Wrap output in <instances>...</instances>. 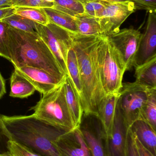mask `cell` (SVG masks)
I'll return each mask as SVG.
<instances>
[{
  "label": "cell",
  "mask_w": 156,
  "mask_h": 156,
  "mask_svg": "<svg viewBox=\"0 0 156 156\" xmlns=\"http://www.w3.org/2000/svg\"><path fill=\"white\" fill-rule=\"evenodd\" d=\"M2 124L10 140L42 156H61L56 142L67 133L64 130L37 118L34 114L2 115Z\"/></svg>",
  "instance_id": "obj_1"
},
{
  "label": "cell",
  "mask_w": 156,
  "mask_h": 156,
  "mask_svg": "<svg viewBox=\"0 0 156 156\" xmlns=\"http://www.w3.org/2000/svg\"><path fill=\"white\" fill-rule=\"evenodd\" d=\"M72 47L78 60L85 107L83 116H97L99 105L106 96L100 77L98 49L102 36L71 34Z\"/></svg>",
  "instance_id": "obj_2"
},
{
  "label": "cell",
  "mask_w": 156,
  "mask_h": 156,
  "mask_svg": "<svg viewBox=\"0 0 156 156\" xmlns=\"http://www.w3.org/2000/svg\"><path fill=\"white\" fill-rule=\"evenodd\" d=\"M10 62L15 68L30 67L43 69L60 81L66 75L56 59L37 33L32 34L8 26Z\"/></svg>",
  "instance_id": "obj_3"
},
{
  "label": "cell",
  "mask_w": 156,
  "mask_h": 156,
  "mask_svg": "<svg viewBox=\"0 0 156 156\" xmlns=\"http://www.w3.org/2000/svg\"><path fill=\"white\" fill-rule=\"evenodd\" d=\"M32 109L34 111L33 114L37 118L66 132L77 128L66 101L65 79L56 88L43 94L39 101Z\"/></svg>",
  "instance_id": "obj_4"
},
{
  "label": "cell",
  "mask_w": 156,
  "mask_h": 156,
  "mask_svg": "<svg viewBox=\"0 0 156 156\" xmlns=\"http://www.w3.org/2000/svg\"><path fill=\"white\" fill-rule=\"evenodd\" d=\"M101 81L106 95L119 94L122 88L125 67L108 37H103L98 49Z\"/></svg>",
  "instance_id": "obj_5"
},
{
  "label": "cell",
  "mask_w": 156,
  "mask_h": 156,
  "mask_svg": "<svg viewBox=\"0 0 156 156\" xmlns=\"http://www.w3.org/2000/svg\"><path fill=\"white\" fill-rule=\"evenodd\" d=\"M37 33L56 59L64 74L68 76V53L72 47V33L49 22L46 25L36 23Z\"/></svg>",
  "instance_id": "obj_6"
},
{
  "label": "cell",
  "mask_w": 156,
  "mask_h": 156,
  "mask_svg": "<svg viewBox=\"0 0 156 156\" xmlns=\"http://www.w3.org/2000/svg\"><path fill=\"white\" fill-rule=\"evenodd\" d=\"M149 88L135 81L123 83L118 104L128 128L141 119L143 107L147 100Z\"/></svg>",
  "instance_id": "obj_7"
},
{
  "label": "cell",
  "mask_w": 156,
  "mask_h": 156,
  "mask_svg": "<svg viewBox=\"0 0 156 156\" xmlns=\"http://www.w3.org/2000/svg\"><path fill=\"white\" fill-rule=\"evenodd\" d=\"M143 34L133 28H125L108 36L118 52L126 71L134 66Z\"/></svg>",
  "instance_id": "obj_8"
},
{
  "label": "cell",
  "mask_w": 156,
  "mask_h": 156,
  "mask_svg": "<svg viewBox=\"0 0 156 156\" xmlns=\"http://www.w3.org/2000/svg\"><path fill=\"white\" fill-rule=\"evenodd\" d=\"M102 1V0H101ZM102 1L105 11L100 19L103 37H108L118 33L125 20L136 10L131 1L122 3H111Z\"/></svg>",
  "instance_id": "obj_9"
},
{
  "label": "cell",
  "mask_w": 156,
  "mask_h": 156,
  "mask_svg": "<svg viewBox=\"0 0 156 156\" xmlns=\"http://www.w3.org/2000/svg\"><path fill=\"white\" fill-rule=\"evenodd\" d=\"M94 116H84L78 127L92 156H107V135L100 121Z\"/></svg>",
  "instance_id": "obj_10"
},
{
  "label": "cell",
  "mask_w": 156,
  "mask_h": 156,
  "mask_svg": "<svg viewBox=\"0 0 156 156\" xmlns=\"http://www.w3.org/2000/svg\"><path fill=\"white\" fill-rule=\"evenodd\" d=\"M128 129L117 103L112 130L107 138V156H127Z\"/></svg>",
  "instance_id": "obj_11"
},
{
  "label": "cell",
  "mask_w": 156,
  "mask_h": 156,
  "mask_svg": "<svg viewBox=\"0 0 156 156\" xmlns=\"http://www.w3.org/2000/svg\"><path fill=\"white\" fill-rule=\"evenodd\" d=\"M156 56V12H149L145 31L142 35L134 67Z\"/></svg>",
  "instance_id": "obj_12"
},
{
  "label": "cell",
  "mask_w": 156,
  "mask_h": 156,
  "mask_svg": "<svg viewBox=\"0 0 156 156\" xmlns=\"http://www.w3.org/2000/svg\"><path fill=\"white\" fill-rule=\"evenodd\" d=\"M56 146L61 156H92L78 127L60 136Z\"/></svg>",
  "instance_id": "obj_13"
},
{
  "label": "cell",
  "mask_w": 156,
  "mask_h": 156,
  "mask_svg": "<svg viewBox=\"0 0 156 156\" xmlns=\"http://www.w3.org/2000/svg\"><path fill=\"white\" fill-rule=\"evenodd\" d=\"M21 75L26 78L42 94L56 88L63 81H60L43 69L30 67L15 68Z\"/></svg>",
  "instance_id": "obj_14"
},
{
  "label": "cell",
  "mask_w": 156,
  "mask_h": 156,
  "mask_svg": "<svg viewBox=\"0 0 156 156\" xmlns=\"http://www.w3.org/2000/svg\"><path fill=\"white\" fill-rule=\"evenodd\" d=\"M119 94H107L98 107L97 117L100 121L107 137L112 130Z\"/></svg>",
  "instance_id": "obj_15"
},
{
  "label": "cell",
  "mask_w": 156,
  "mask_h": 156,
  "mask_svg": "<svg viewBox=\"0 0 156 156\" xmlns=\"http://www.w3.org/2000/svg\"><path fill=\"white\" fill-rule=\"evenodd\" d=\"M130 128L137 140L156 156V131L142 119L135 121Z\"/></svg>",
  "instance_id": "obj_16"
},
{
  "label": "cell",
  "mask_w": 156,
  "mask_h": 156,
  "mask_svg": "<svg viewBox=\"0 0 156 156\" xmlns=\"http://www.w3.org/2000/svg\"><path fill=\"white\" fill-rule=\"evenodd\" d=\"M65 95L69 110L77 128L82 121L84 112L78 94L68 76L65 78Z\"/></svg>",
  "instance_id": "obj_17"
},
{
  "label": "cell",
  "mask_w": 156,
  "mask_h": 156,
  "mask_svg": "<svg viewBox=\"0 0 156 156\" xmlns=\"http://www.w3.org/2000/svg\"><path fill=\"white\" fill-rule=\"evenodd\" d=\"M67 66L68 76L70 78L75 90L78 94L84 112L85 101L83 96L82 82L76 53L72 47L69 50L68 53Z\"/></svg>",
  "instance_id": "obj_18"
},
{
  "label": "cell",
  "mask_w": 156,
  "mask_h": 156,
  "mask_svg": "<svg viewBox=\"0 0 156 156\" xmlns=\"http://www.w3.org/2000/svg\"><path fill=\"white\" fill-rule=\"evenodd\" d=\"M135 68L136 81L149 89H156V56Z\"/></svg>",
  "instance_id": "obj_19"
},
{
  "label": "cell",
  "mask_w": 156,
  "mask_h": 156,
  "mask_svg": "<svg viewBox=\"0 0 156 156\" xmlns=\"http://www.w3.org/2000/svg\"><path fill=\"white\" fill-rule=\"evenodd\" d=\"M35 90L31 82L14 69L10 80V96L14 98H27Z\"/></svg>",
  "instance_id": "obj_20"
},
{
  "label": "cell",
  "mask_w": 156,
  "mask_h": 156,
  "mask_svg": "<svg viewBox=\"0 0 156 156\" xmlns=\"http://www.w3.org/2000/svg\"><path fill=\"white\" fill-rule=\"evenodd\" d=\"M78 34L84 36H102L100 18L85 12L74 16Z\"/></svg>",
  "instance_id": "obj_21"
},
{
  "label": "cell",
  "mask_w": 156,
  "mask_h": 156,
  "mask_svg": "<svg viewBox=\"0 0 156 156\" xmlns=\"http://www.w3.org/2000/svg\"><path fill=\"white\" fill-rule=\"evenodd\" d=\"M49 22L62 27L71 33L78 34L74 16L53 8H44Z\"/></svg>",
  "instance_id": "obj_22"
},
{
  "label": "cell",
  "mask_w": 156,
  "mask_h": 156,
  "mask_svg": "<svg viewBox=\"0 0 156 156\" xmlns=\"http://www.w3.org/2000/svg\"><path fill=\"white\" fill-rule=\"evenodd\" d=\"M141 119L156 131V89H149L147 100L143 107Z\"/></svg>",
  "instance_id": "obj_23"
},
{
  "label": "cell",
  "mask_w": 156,
  "mask_h": 156,
  "mask_svg": "<svg viewBox=\"0 0 156 156\" xmlns=\"http://www.w3.org/2000/svg\"><path fill=\"white\" fill-rule=\"evenodd\" d=\"M15 14L20 16L29 19L35 23L43 25H46L49 23L44 9L42 8L33 7H16Z\"/></svg>",
  "instance_id": "obj_24"
},
{
  "label": "cell",
  "mask_w": 156,
  "mask_h": 156,
  "mask_svg": "<svg viewBox=\"0 0 156 156\" xmlns=\"http://www.w3.org/2000/svg\"><path fill=\"white\" fill-rule=\"evenodd\" d=\"M1 21L9 26L18 30L32 34H37L36 23L20 16L14 14Z\"/></svg>",
  "instance_id": "obj_25"
},
{
  "label": "cell",
  "mask_w": 156,
  "mask_h": 156,
  "mask_svg": "<svg viewBox=\"0 0 156 156\" xmlns=\"http://www.w3.org/2000/svg\"><path fill=\"white\" fill-rule=\"evenodd\" d=\"M52 8L74 17L85 12L83 5L78 0H55Z\"/></svg>",
  "instance_id": "obj_26"
},
{
  "label": "cell",
  "mask_w": 156,
  "mask_h": 156,
  "mask_svg": "<svg viewBox=\"0 0 156 156\" xmlns=\"http://www.w3.org/2000/svg\"><path fill=\"white\" fill-rule=\"evenodd\" d=\"M8 27V25L0 21V56L10 61Z\"/></svg>",
  "instance_id": "obj_27"
},
{
  "label": "cell",
  "mask_w": 156,
  "mask_h": 156,
  "mask_svg": "<svg viewBox=\"0 0 156 156\" xmlns=\"http://www.w3.org/2000/svg\"><path fill=\"white\" fill-rule=\"evenodd\" d=\"M54 4L44 0H12L13 7H33V8H52Z\"/></svg>",
  "instance_id": "obj_28"
},
{
  "label": "cell",
  "mask_w": 156,
  "mask_h": 156,
  "mask_svg": "<svg viewBox=\"0 0 156 156\" xmlns=\"http://www.w3.org/2000/svg\"><path fill=\"white\" fill-rule=\"evenodd\" d=\"M84 12L96 18L102 17L105 11V6L101 0L90 2L83 5Z\"/></svg>",
  "instance_id": "obj_29"
},
{
  "label": "cell",
  "mask_w": 156,
  "mask_h": 156,
  "mask_svg": "<svg viewBox=\"0 0 156 156\" xmlns=\"http://www.w3.org/2000/svg\"><path fill=\"white\" fill-rule=\"evenodd\" d=\"M8 149L13 156H42L29 148L9 140Z\"/></svg>",
  "instance_id": "obj_30"
},
{
  "label": "cell",
  "mask_w": 156,
  "mask_h": 156,
  "mask_svg": "<svg viewBox=\"0 0 156 156\" xmlns=\"http://www.w3.org/2000/svg\"><path fill=\"white\" fill-rule=\"evenodd\" d=\"M134 4L136 10H146L156 12V0H130Z\"/></svg>",
  "instance_id": "obj_31"
},
{
  "label": "cell",
  "mask_w": 156,
  "mask_h": 156,
  "mask_svg": "<svg viewBox=\"0 0 156 156\" xmlns=\"http://www.w3.org/2000/svg\"><path fill=\"white\" fill-rule=\"evenodd\" d=\"M127 156H139L136 146L134 135L130 128L127 133Z\"/></svg>",
  "instance_id": "obj_32"
},
{
  "label": "cell",
  "mask_w": 156,
  "mask_h": 156,
  "mask_svg": "<svg viewBox=\"0 0 156 156\" xmlns=\"http://www.w3.org/2000/svg\"><path fill=\"white\" fill-rule=\"evenodd\" d=\"M2 116L0 114V154L9 151L8 142L10 139L5 135L2 124Z\"/></svg>",
  "instance_id": "obj_33"
},
{
  "label": "cell",
  "mask_w": 156,
  "mask_h": 156,
  "mask_svg": "<svg viewBox=\"0 0 156 156\" xmlns=\"http://www.w3.org/2000/svg\"><path fill=\"white\" fill-rule=\"evenodd\" d=\"M134 138L135 141L136 146V149L137 152L139 154V156H155L149 150L147 149L146 147H145L136 137L135 135Z\"/></svg>",
  "instance_id": "obj_34"
},
{
  "label": "cell",
  "mask_w": 156,
  "mask_h": 156,
  "mask_svg": "<svg viewBox=\"0 0 156 156\" xmlns=\"http://www.w3.org/2000/svg\"><path fill=\"white\" fill-rule=\"evenodd\" d=\"M16 8L13 6L0 8V21L15 14Z\"/></svg>",
  "instance_id": "obj_35"
},
{
  "label": "cell",
  "mask_w": 156,
  "mask_h": 156,
  "mask_svg": "<svg viewBox=\"0 0 156 156\" xmlns=\"http://www.w3.org/2000/svg\"><path fill=\"white\" fill-rule=\"evenodd\" d=\"M6 93L5 90V82L2 76L0 73V99Z\"/></svg>",
  "instance_id": "obj_36"
},
{
  "label": "cell",
  "mask_w": 156,
  "mask_h": 156,
  "mask_svg": "<svg viewBox=\"0 0 156 156\" xmlns=\"http://www.w3.org/2000/svg\"><path fill=\"white\" fill-rule=\"evenodd\" d=\"M12 0H0V8L11 6Z\"/></svg>",
  "instance_id": "obj_37"
},
{
  "label": "cell",
  "mask_w": 156,
  "mask_h": 156,
  "mask_svg": "<svg viewBox=\"0 0 156 156\" xmlns=\"http://www.w3.org/2000/svg\"><path fill=\"white\" fill-rule=\"evenodd\" d=\"M111 3H122L129 2L130 0H102Z\"/></svg>",
  "instance_id": "obj_38"
},
{
  "label": "cell",
  "mask_w": 156,
  "mask_h": 156,
  "mask_svg": "<svg viewBox=\"0 0 156 156\" xmlns=\"http://www.w3.org/2000/svg\"><path fill=\"white\" fill-rule=\"evenodd\" d=\"M82 4V5L86 4L90 2H93V1H98V0H78Z\"/></svg>",
  "instance_id": "obj_39"
},
{
  "label": "cell",
  "mask_w": 156,
  "mask_h": 156,
  "mask_svg": "<svg viewBox=\"0 0 156 156\" xmlns=\"http://www.w3.org/2000/svg\"><path fill=\"white\" fill-rule=\"evenodd\" d=\"M0 156H13L12 155L11 153H10V151H8V152H5V153H2V154H0Z\"/></svg>",
  "instance_id": "obj_40"
},
{
  "label": "cell",
  "mask_w": 156,
  "mask_h": 156,
  "mask_svg": "<svg viewBox=\"0 0 156 156\" xmlns=\"http://www.w3.org/2000/svg\"><path fill=\"white\" fill-rule=\"evenodd\" d=\"M44 1H45V2H47L53 4H54V2H55V0H44Z\"/></svg>",
  "instance_id": "obj_41"
}]
</instances>
